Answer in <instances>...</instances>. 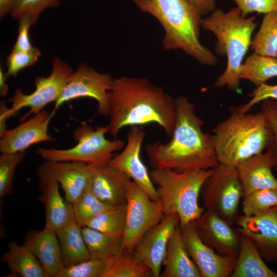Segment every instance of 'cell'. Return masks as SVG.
<instances>
[{
    "label": "cell",
    "mask_w": 277,
    "mask_h": 277,
    "mask_svg": "<svg viewBox=\"0 0 277 277\" xmlns=\"http://www.w3.org/2000/svg\"><path fill=\"white\" fill-rule=\"evenodd\" d=\"M109 133L116 137L125 127L155 123L170 136L176 120L175 98L147 78L121 76L109 92Z\"/></svg>",
    "instance_id": "6da1fadb"
},
{
    "label": "cell",
    "mask_w": 277,
    "mask_h": 277,
    "mask_svg": "<svg viewBox=\"0 0 277 277\" xmlns=\"http://www.w3.org/2000/svg\"><path fill=\"white\" fill-rule=\"evenodd\" d=\"M176 120L171 140L148 144L145 151L153 168L179 171L207 170L220 163L212 135L202 129L203 121L185 96L175 98Z\"/></svg>",
    "instance_id": "7a4b0ae2"
},
{
    "label": "cell",
    "mask_w": 277,
    "mask_h": 277,
    "mask_svg": "<svg viewBox=\"0 0 277 277\" xmlns=\"http://www.w3.org/2000/svg\"><path fill=\"white\" fill-rule=\"evenodd\" d=\"M143 12L153 16L165 31L166 50L180 49L199 63L213 66L217 57L200 41L201 15L186 0H132Z\"/></svg>",
    "instance_id": "3957f363"
},
{
    "label": "cell",
    "mask_w": 277,
    "mask_h": 277,
    "mask_svg": "<svg viewBox=\"0 0 277 277\" xmlns=\"http://www.w3.org/2000/svg\"><path fill=\"white\" fill-rule=\"evenodd\" d=\"M256 25L255 16L243 17L237 7L227 12L216 9L202 18L201 27L211 32L216 38V53L226 55L227 59L226 68L215 81V87L239 89L243 60L250 47Z\"/></svg>",
    "instance_id": "277c9868"
},
{
    "label": "cell",
    "mask_w": 277,
    "mask_h": 277,
    "mask_svg": "<svg viewBox=\"0 0 277 277\" xmlns=\"http://www.w3.org/2000/svg\"><path fill=\"white\" fill-rule=\"evenodd\" d=\"M212 138L219 163L236 167L263 152L268 131L261 111L242 113L231 110L230 115L218 124Z\"/></svg>",
    "instance_id": "5b68a950"
},
{
    "label": "cell",
    "mask_w": 277,
    "mask_h": 277,
    "mask_svg": "<svg viewBox=\"0 0 277 277\" xmlns=\"http://www.w3.org/2000/svg\"><path fill=\"white\" fill-rule=\"evenodd\" d=\"M213 169L179 171L153 168L149 172L164 215L176 213L180 226L197 220L205 211L199 204L202 187Z\"/></svg>",
    "instance_id": "8992f818"
},
{
    "label": "cell",
    "mask_w": 277,
    "mask_h": 277,
    "mask_svg": "<svg viewBox=\"0 0 277 277\" xmlns=\"http://www.w3.org/2000/svg\"><path fill=\"white\" fill-rule=\"evenodd\" d=\"M108 126L93 128L83 123L73 131L72 136L77 144L64 150L37 148L35 153L46 161L75 162L88 165L108 163L114 155V152L125 147L124 141L105 137L108 133Z\"/></svg>",
    "instance_id": "52a82bcc"
},
{
    "label": "cell",
    "mask_w": 277,
    "mask_h": 277,
    "mask_svg": "<svg viewBox=\"0 0 277 277\" xmlns=\"http://www.w3.org/2000/svg\"><path fill=\"white\" fill-rule=\"evenodd\" d=\"M243 195L236 168L220 163L213 169L200 192L205 210L215 213L232 225L239 217Z\"/></svg>",
    "instance_id": "ba28073f"
},
{
    "label": "cell",
    "mask_w": 277,
    "mask_h": 277,
    "mask_svg": "<svg viewBox=\"0 0 277 277\" xmlns=\"http://www.w3.org/2000/svg\"><path fill=\"white\" fill-rule=\"evenodd\" d=\"M73 71L71 68L58 57L52 61V70L47 77L37 76L34 80L35 89L29 94L22 93L19 88L15 90L9 99L12 103L9 108L10 116L16 115L24 107H29V111L21 118L25 120L31 114L39 113L48 104L56 102L68 84Z\"/></svg>",
    "instance_id": "9c48e42d"
},
{
    "label": "cell",
    "mask_w": 277,
    "mask_h": 277,
    "mask_svg": "<svg viewBox=\"0 0 277 277\" xmlns=\"http://www.w3.org/2000/svg\"><path fill=\"white\" fill-rule=\"evenodd\" d=\"M164 216L160 201L152 200L145 190L131 181L126 195V226L121 239L123 248L132 252L143 236Z\"/></svg>",
    "instance_id": "30bf717a"
},
{
    "label": "cell",
    "mask_w": 277,
    "mask_h": 277,
    "mask_svg": "<svg viewBox=\"0 0 277 277\" xmlns=\"http://www.w3.org/2000/svg\"><path fill=\"white\" fill-rule=\"evenodd\" d=\"M113 81L110 74L98 72L86 64L82 63L73 72L69 82L55 102L54 110L71 100L90 97L97 102L98 113L108 116V94Z\"/></svg>",
    "instance_id": "8fae6325"
},
{
    "label": "cell",
    "mask_w": 277,
    "mask_h": 277,
    "mask_svg": "<svg viewBox=\"0 0 277 277\" xmlns=\"http://www.w3.org/2000/svg\"><path fill=\"white\" fill-rule=\"evenodd\" d=\"M179 224L176 213L164 215L161 221L143 236L132 251L133 256L148 268L153 276L161 275L170 239Z\"/></svg>",
    "instance_id": "7c38bea8"
},
{
    "label": "cell",
    "mask_w": 277,
    "mask_h": 277,
    "mask_svg": "<svg viewBox=\"0 0 277 277\" xmlns=\"http://www.w3.org/2000/svg\"><path fill=\"white\" fill-rule=\"evenodd\" d=\"M180 226L188 253L201 277L231 276L238 256L220 255L204 244L197 233L195 220Z\"/></svg>",
    "instance_id": "4fadbf2b"
},
{
    "label": "cell",
    "mask_w": 277,
    "mask_h": 277,
    "mask_svg": "<svg viewBox=\"0 0 277 277\" xmlns=\"http://www.w3.org/2000/svg\"><path fill=\"white\" fill-rule=\"evenodd\" d=\"M145 136V132L140 126L130 127L126 146L119 154L114 155L108 164L123 172L152 200L158 201L155 187L148 168L141 157V148Z\"/></svg>",
    "instance_id": "5bb4252c"
},
{
    "label": "cell",
    "mask_w": 277,
    "mask_h": 277,
    "mask_svg": "<svg viewBox=\"0 0 277 277\" xmlns=\"http://www.w3.org/2000/svg\"><path fill=\"white\" fill-rule=\"evenodd\" d=\"M55 112L43 109L16 127L7 130L0 137L1 153L24 152L33 144L52 141L48 126Z\"/></svg>",
    "instance_id": "9a60e30c"
},
{
    "label": "cell",
    "mask_w": 277,
    "mask_h": 277,
    "mask_svg": "<svg viewBox=\"0 0 277 277\" xmlns=\"http://www.w3.org/2000/svg\"><path fill=\"white\" fill-rule=\"evenodd\" d=\"M197 233L202 242L222 255L238 256L239 231L215 213L205 210L195 220Z\"/></svg>",
    "instance_id": "2e32d148"
},
{
    "label": "cell",
    "mask_w": 277,
    "mask_h": 277,
    "mask_svg": "<svg viewBox=\"0 0 277 277\" xmlns=\"http://www.w3.org/2000/svg\"><path fill=\"white\" fill-rule=\"evenodd\" d=\"M235 223L238 229L253 240L264 260L277 261V206L260 215L239 216Z\"/></svg>",
    "instance_id": "e0dca14e"
},
{
    "label": "cell",
    "mask_w": 277,
    "mask_h": 277,
    "mask_svg": "<svg viewBox=\"0 0 277 277\" xmlns=\"http://www.w3.org/2000/svg\"><path fill=\"white\" fill-rule=\"evenodd\" d=\"M38 173L57 181L66 200L72 205L88 187L91 169L90 165L83 163L46 161L38 168Z\"/></svg>",
    "instance_id": "ac0fdd59"
},
{
    "label": "cell",
    "mask_w": 277,
    "mask_h": 277,
    "mask_svg": "<svg viewBox=\"0 0 277 277\" xmlns=\"http://www.w3.org/2000/svg\"><path fill=\"white\" fill-rule=\"evenodd\" d=\"M90 166L91 175L89 186L93 194L111 206L126 204L127 191L132 181L131 179L108 163Z\"/></svg>",
    "instance_id": "d6986e66"
},
{
    "label": "cell",
    "mask_w": 277,
    "mask_h": 277,
    "mask_svg": "<svg viewBox=\"0 0 277 277\" xmlns=\"http://www.w3.org/2000/svg\"><path fill=\"white\" fill-rule=\"evenodd\" d=\"M24 245L37 258L47 277H57L64 268L58 239L54 230L47 227L28 233Z\"/></svg>",
    "instance_id": "ffe728a7"
},
{
    "label": "cell",
    "mask_w": 277,
    "mask_h": 277,
    "mask_svg": "<svg viewBox=\"0 0 277 277\" xmlns=\"http://www.w3.org/2000/svg\"><path fill=\"white\" fill-rule=\"evenodd\" d=\"M42 191L39 199L45 208V227L55 232L75 220L72 205L61 196L58 182L48 176L38 173Z\"/></svg>",
    "instance_id": "44dd1931"
},
{
    "label": "cell",
    "mask_w": 277,
    "mask_h": 277,
    "mask_svg": "<svg viewBox=\"0 0 277 277\" xmlns=\"http://www.w3.org/2000/svg\"><path fill=\"white\" fill-rule=\"evenodd\" d=\"M236 168L243 189V198L260 189L277 190V179L272 172L273 162L266 152L251 157Z\"/></svg>",
    "instance_id": "7402d4cb"
},
{
    "label": "cell",
    "mask_w": 277,
    "mask_h": 277,
    "mask_svg": "<svg viewBox=\"0 0 277 277\" xmlns=\"http://www.w3.org/2000/svg\"><path fill=\"white\" fill-rule=\"evenodd\" d=\"M163 266L162 277H201L188 253L180 224L170 239Z\"/></svg>",
    "instance_id": "603a6c76"
},
{
    "label": "cell",
    "mask_w": 277,
    "mask_h": 277,
    "mask_svg": "<svg viewBox=\"0 0 277 277\" xmlns=\"http://www.w3.org/2000/svg\"><path fill=\"white\" fill-rule=\"evenodd\" d=\"M238 230L240 236V249L231 276L277 277V273L265 264L253 240L245 233Z\"/></svg>",
    "instance_id": "cb8c5ba5"
},
{
    "label": "cell",
    "mask_w": 277,
    "mask_h": 277,
    "mask_svg": "<svg viewBox=\"0 0 277 277\" xmlns=\"http://www.w3.org/2000/svg\"><path fill=\"white\" fill-rule=\"evenodd\" d=\"M65 267L91 259L84 240L82 227L75 220L56 232Z\"/></svg>",
    "instance_id": "d4e9b609"
},
{
    "label": "cell",
    "mask_w": 277,
    "mask_h": 277,
    "mask_svg": "<svg viewBox=\"0 0 277 277\" xmlns=\"http://www.w3.org/2000/svg\"><path fill=\"white\" fill-rule=\"evenodd\" d=\"M8 250L1 258L6 263L11 274L22 277H47L45 270L37 258L24 244L10 242Z\"/></svg>",
    "instance_id": "484cf974"
},
{
    "label": "cell",
    "mask_w": 277,
    "mask_h": 277,
    "mask_svg": "<svg viewBox=\"0 0 277 277\" xmlns=\"http://www.w3.org/2000/svg\"><path fill=\"white\" fill-rule=\"evenodd\" d=\"M82 231L91 259L107 262L124 249L120 238L87 226L82 227Z\"/></svg>",
    "instance_id": "4316f807"
},
{
    "label": "cell",
    "mask_w": 277,
    "mask_h": 277,
    "mask_svg": "<svg viewBox=\"0 0 277 277\" xmlns=\"http://www.w3.org/2000/svg\"><path fill=\"white\" fill-rule=\"evenodd\" d=\"M275 76L277 58L253 52L243 63L240 77L241 80H247L258 87Z\"/></svg>",
    "instance_id": "83f0119b"
},
{
    "label": "cell",
    "mask_w": 277,
    "mask_h": 277,
    "mask_svg": "<svg viewBox=\"0 0 277 277\" xmlns=\"http://www.w3.org/2000/svg\"><path fill=\"white\" fill-rule=\"evenodd\" d=\"M250 47L259 54L277 57V11L265 14Z\"/></svg>",
    "instance_id": "f1b7e54d"
},
{
    "label": "cell",
    "mask_w": 277,
    "mask_h": 277,
    "mask_svg": "<svg viewBox=\"0 0 277 277\" xmlns=\"http://www.w3.org/2000/svg\"><path fill=\"white\" fill-rule=\"evenodd\" d=\"M148 268L137 261L132 252L123 249L116 256L106 262L103 277H148Z\"/></svg>",
    "instance_id": "f546056e"
},
{
    "label": "cell",
    "mask_w": 277,
    "mask_h": 277,
    "mask_svg": "<svg viewBox=\"0 0 277 277\" xmlns=\"http://www.w3.org/2000/svg\"><path fill=\"white\" fill-rule=\"evenodd\" d=\"M126 221V204L103 211L88 221L84 226L122 239Z\"/></svg>",
    "instance_id": "4dcf8cb0"
},
{
    "label": "cell",
    "mask_w": 277,
    "mask_h": 277,
    "mask_svg": "<svg viewBox=\"0 0 277 277\" xmlns=\"http://www.w3.org/2000/svg\"><path fill=\"white\" fill-rule=\"evenodd\" d=\"M72 206L75 220L81 227L97 215L113 207L97 198L91 190L89 185Z\"/></svg>",
    "instance_id": "1f68e13d"
},
{
    "label": "cell",
    "mask_w": 277,
    "mask_h": 277,
    "mask_svg": "<svg viewBox=\"0 0 277 277\" xmlns=\"http://www.w3.org/2000/svg\"><path fill=\"white\" fill-rule=\"evenodd\" d=\"M277 206V190L263 189L255 190L243 197L242 210L244 215H261Z\"/></svg>",
    "instance_id": "d6a6232c"
},
{
    "label": "cell",
    "mask_w": 277,
    "mask_h": 277,
    "mask_svg": "<svg viewBox=\"0 0 277 277\" xmlns=\"http://www.w3.org/2000/svg\"><path fill=\"white\" fill-rule=\"evenodd\" d=\"M260 111L268 131L266 152L273 162L274 168L277 170V100L263 101Z\"/></svg>",
    "instance_id": "836d02e7"
},
{
    "label": "cell",
    "mask_w": 277,
    "mask_h": 277,
    "mask_svg": "<svg viewBox=\"0 0 277 277\" xmlns=\"http://www.w3.org/2000/svg\"><path fill=\"white\" fill-rule=\"evenodd\" d=\"M25 157V152L3 153L0 156V197L13 191L15 169Z\"/></svg>",
    "instance_id": "e575fe53"
},
{
    "label": "cell",
    "mask_w": 277,
    "mask_h": 277,
    "mask_svg": "<svg viewBox=\"0 0 277 277\" xmlns=\"http://www.w3.org/2000/svg\"><path fill=\"white\" fill-rule=\"evenodd\" d=\"M59 5L60 0H17L10 14L17 21L23 17H29L33 25L43 10Z\"/></svg>",
    "instance_id": "d590c367"
},
{
    "label": "cell",
    "mask_w": 277,
    "mask_h": 277,
    "mask_svg": "<svg viewBox=\"0 0 277 277\" xmlns=\"http://www.w3.org/2000/svg\"><path fill=\"white\" fill-rule=\"evenodd\" d=\"M106 267V261L91 258L64 267L57 277H103Z\"/></svg>",
    "instance_id": "8d00e7d4"
},
{
    "label": "cell",
    "mask_w": 277,
    "mask_h": 277,
    "mask_svg": "<svg viewBox=\"0 0 277 277\" xmlns=\"http://www.w3.org/2000/svg\"><path fill=\"white\" fill-rule=\"evenodd\" d=\"M41 54L39 50L36 48L32 51H22L12 49L11 53L6 58L8 77H16L22 70L34 65Z\"/></svg>",
    "instance_id": "74e56055"
},
{
    "label": "cell",
    "mask_w": 277,
    "mask_h": 277,
    "mask_svg": "<svg viewBox=\"0 0 277 277\" xmlns=\"http://www.w3.org/2000/svg\"><path fill=\"white\" fill-rule=\"evenodd\" d=\"M237 5L243 17L252 12L267 14L277 11V0H231Z\"/></svg>",
    "instance_id": "f35d334b"
},
{
    "label": "cell",
    "mask_w": 277,
    "mask_h": 277,
    "mask_svg": "<svg viewBox=\"0 0 277 277\" xmlns=\"http://www.w3.org/2000/svg\"><path fill=\"white\" fill-rule=\"evenodd\" d=\"M250 96L251 98L248 102L234 109L238 112L246 113L249 111L255 104L266 99L277 100V85H269L264 84L256 87L250 94Z\"/></svg>",
    "instance_id": "ab89813d"
},
{
    "label": "cell",
    "mask_w": 277,
    "mask_h": 277,
    "mask_svg": "<svg viewBox=\"0 0 277 277\" xmlns=\"http://www.w3.org/2000/svg\"><path fill=\"white\" fill-rule=\"evenodd\" d=\"M18 22V35L13 49L26 51L35 50L36 48L32 45L29 36V28L33 25L31 19L25 17Z\"/></svg>",
    "instance_id": "60d3db41"
},
{
    "label": "cell",
    "mask_w": 277,
    "mask_h": 277,
    "mask_svg": "<svg viewBox=\"0 0 277 277\" xmlns=\"http://www.w3.org/2000/svg\"><path fill=\"white\" fill-rule=\"evenodd\" d=\"M201 16L209 15L216 9L215 0H186Z\"/></svg>",
    "instance_id": "b9f144b4"
},
{
    "label": "cell",
    "mask_w": 277,
    "mask_h": 277,
    "mask_svg": "<svg viewBox=\"0 0 277 277\" xmlns=\"http://www.w3.org/2000/svg\"><path fill=\"white\" fill-rule=\"evenodd\" d=\"M8 108L7 107L4 101L1 102V124H0V137L3 135L4 132L7 130L6 128V121L10 117L8 114Z\"/></svg>",
    "instance_id": "7bdbcfd3"
},
{
    "label": "cell",
    "mask_w": 277,
    "mask_h": 277,
    "mask_svg": "<svg viewBox=\"0 0 277 277\" xmlns=\"http://www.w3.org/2000/svg\"><path fill=\"white\" fill-rule=\"evenodd\" d=\"M17 0H0V16L11 13Z\"/></svg>",
    "instance_id": "ee69618b"
},
{
    "label": "cell",
    "mask_w": 277,
    "mask_h": 277,
    "mask_svg": "<svg viewBox=\"0 0 277 277\" xmlns=\"http://www.w3.org/2000/svg\"><path fill=\"white\" fill-rule=\"evenodd\" d=\"M8 77L4 72L2 67L0 68V95L1 96H5L8 90V86L6 84V81Z\"/></svg>",
    "instance_id": "f6af8a7d"
}]
</instances>
